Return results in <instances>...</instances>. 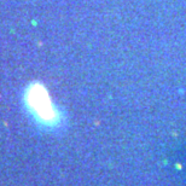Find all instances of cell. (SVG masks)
Returning a JSON list of instances; mask_svg holds the SVG:
<instances>
[{"label":"cell","mask_w":186,"mask_h":186,"mask_svg":"<svg viewBox=\"0 0 186 186\" xmlns=\"http://www.w3.org/2000/svg\"><path fill=\"white\" fill-rule=\"evenodd\" d=\"M24 100L28 112H30L33 118L40 126L51 129L59 125V115L57 114V110L47 98L46 92L41 86H30Z\"/></svg>","instance_id":"obj_1"}]
</instances>
